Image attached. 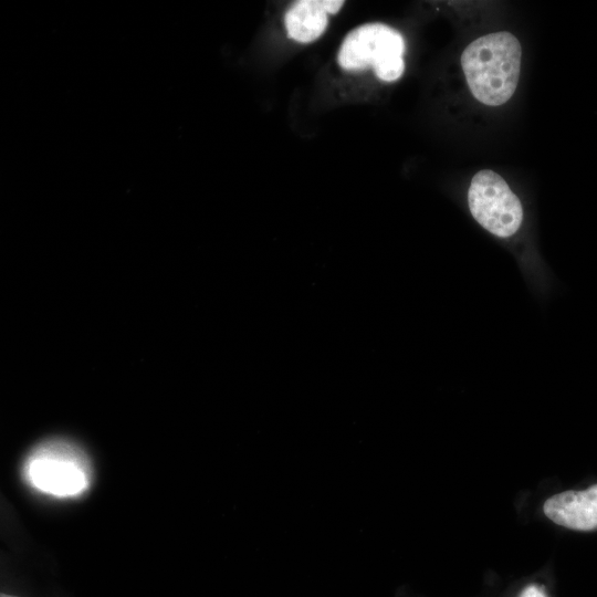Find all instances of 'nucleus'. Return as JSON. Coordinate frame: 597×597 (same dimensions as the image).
<instances>
[{"mask_svg":"<svg viewBox=\"0 0 597 597\" xmlns=\"http://www.w3.org/2000/svg\"><path fill=\"white\" fill-rule=\"evenodd\" d=\"M522 49L510 32L490 33L471 42L461 55V66L473 96L499 106L514 94L521 71Z\"/></svg>","mask_w":597,"mask_h":597,"instance_id":"nucleus-1","label":"nucleus"},{"mask_svg":"<svg viewBox=\"0 0 597 597\" xmlns=\"http://www.w3.org/2000/svg\"><path fill=\"white\" fill-rule=\"evenodd\" d=\"M404 36L384 23H366L350 31L344 39L337 62L346 71L373 67L385 82L398 80L405 71Z\"/></svg>","mask_w":597,"mask_h":597,"instance_id":"nucleus-2","label":"nucleus"},{"mask_svg":"<svg viewBox=\"0 0 597 597\" xmlns=\"http://www.w3.org/2000/svg\"><path fill=\"white\" fill-rule=\"evenodd\" d=\"M468 202L472 217L494 235L507 238L521 227V201L495 171L485 169L473 176Z\"/></svg>","mask_w":597,"mask_h":597,"instance_id":"nucleus-3","label":"nucleus"},{"mask_svg":"<svg viewBox=\"0 0 597 597\" xmlns=\"http://www.w3.org/2000/svg\"><path fill=\"white\" fill-rule=\"evenodd\" d=\"M543 512L555 524L570 530L597 528V484L552 495L544 502Z\"/></svg>","mask_w":597,"mask_h":597,"instance_id":"nucleus-4","label":"nucleus"},{"mask_svg":"<svg viewBox=\"0 0 597 597\" xmlns=\"http://www.w3.org/2000/svg\"><path fill=\"white\" fill-rule=\"evenodd\" d=\"M344 1L341 0H300L286 11L284 24L287 35L300 43L317 40L326 30L327 14L337 13Z\"/></svg>","mask_w":597,"mask_h":597,"instance_id":"nucleus-5","label":"nucleus"},{"mask_svg":"<svg viewBox=\"0 0 597 597\" xmlns=\"http://www.w3.org/2000/svg\"><path fill=\"white\" fill-rule=\"evenodd\" d=\"M30 475L39 489L56 495H72L85 486L84 473L69 461L36 459L30 467Z\"/></svg>","mask_w":597,"mask_h":597,"instance_id":"nucleus-6","label":"nucleus"},{"mask_svg":"<svg viewBox=\"0 0 597 597\" xmlns=\"http://www.w3.org/2000/svg\"><path fill=\"white\" fill-rule=\"evenodd\" d=\"M517 597H547L542 586L530 584L525 586Z\"/></svg>","mask_w":597,"mask_h":597,"instance_id":"nucleus-7","label":"nucleus"},{"mask_svg":"<svg viewBox=\"0 0 597 597\" xmlns=\"http://www.w3.org/2000/svg\"><path fill=\"white\" fill-rule=\"evenodd\" d=\"M0 597H18V596L8 595V594L2 593V594L0 595Z\"/></svg>","mask_w":597,"mask_h":597,"instance_id":"nucleus-8","label":"nucleus"}]
</instances>
